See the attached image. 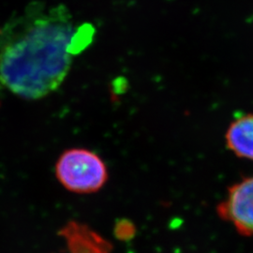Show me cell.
Instances as JSON below:
<instances>
[{"label":"cell","instance_id":"cell-1","mask_svg":"<svg viewBox=\"0 0 253 253\" xmlns=\"http://www.w3.org/2000/svg\"><path fill=\"white\" fill-rule=\"evenodd\" d=\"M92 36V27L74 26L63 5H30L0 27V83L26 100L45 97L60 86Z\"/></svg>","mask_w":253,"mask_h":253},{"label":"cell","instance_id":"cell-2","mask_svg":"<svg viewBox=\"0 0 253 253\" xmlns=\"http://www.w3.org/2000/svg\"><path fill=\"white\" fill-rule=\"evenodd\" d=\"M55 175L66 190L79 194L100 190L108 179L104 162L97 154L83 148L65 151L55 164Z\"/></svg>","mask_w":253,"mask_h":253},{"label":"cell","instance_id":"cell-3","mask_svg":"<svg viewBox=\"0 0 253 253\" xmlns=\"http://www.w3.org/2000/svg\"><path fill=\"white\" fill-rule=\"evenodd\" d=\"M219 215L245 235L253 236V176L234 185L218 208Z\"/></svg>","mask_w":253,"mask_h":253},{"label":"cell","instance_id":"cell-4","mask_svg":"<svg viewBox=\"0 0 253 253\" xmlns=\"http://www.w3.org/2000/svg\"><path fill=\"white\" fill-rule=\"evenodd\" d=\"M228 147L239 157L253 161V116L237 118L229 126L226 135Z\"/></svg>","mask_w":253,"mask_h":253},{"label":"cell","instance_id":"cell-5","mask_svg":"<svg viewBox=\"0 0 253 253\" xmlns=\"http://www.w3.org/2000/svg\"><path fill=\"white\" fill-rule=\"evenodd\" d=\"M69 253H111L108 246L95 236H79L68 244Z\"/></svg>","mask_w":253,"mask_h":253}]
</instances>
